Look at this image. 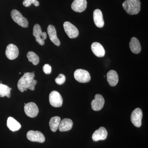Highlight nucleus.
I'll list each match as a JSON object with an SVG mask.
<instances>
[{
	"instance_id": "obj_12",
	"label": "nucleus",
	"mask_w": 148,
	"mask_h": 148,
	"mask_svg": "<svg viewBox=\"0 0 148 148\" xmlns=\"http://www.w3.org/2000/svg\"><path fill=\"white\" fill-rule=\"evenodd\" d=\"M105 104V100L102 95L96 94L95 98L91 102V108L93 110L98 111L103 108Z\"/></svg>"
},
{
	"instance_id": "obj_16",
	"label": "nucleus",
	"mask_w": 148,
	"mask_h": 148,
	"mask_svg": "<svg viewBox=\"0 0 148 148\" xmlns=\"http://www.w3.org/2000/svg\"><path fill=\"white\" fill-rule=\"evenodd\" d=\"M93 20L96 27L102 28L104 26L103 13L99 9H96L93 12Z\"/></svg>"
},
{
	"instance_id": "obj_11",
	"label": "nucleus",
	"mask_w": 148,
	"mask_h": 148,
	"mask_svg": "<svg viewBox=\"0 0 148 148\" xmlns=\"http://www.w3.org/2000/svg\"><path fill=\"white\" fill-rule=\"evenodd\" d=\"M19 51L18 48L16 45L10 44L7 47L5 54L7 57L11 60L16 59L18 56Z\"/></svg>"
},
{
	"instance_id": "obj_14",
	"label": "nucleus",
	"mask_w": 148,
	"mask_h": 148,
	"mask_svg": "<svg viewBox=\"0 0 148 148\" xmlns=\"http://www.w3.org/2000/svg\"><path fill=\"white\" fill-rule=\"evenodd\" d=\"M108 137V132L104 127H101L93 133L92 139L95 142L106 140Z\"/></svg>"
},
{
	"instance_id": "obj_2",
	"label": "nucleus",
	"mask_w": 148,
	"mask_h": 148,
	"mask_svg": "<svg viewBox=\"0 0 148 148\" xmlns=\"http://www.w3.org/2000/svg\"><path fill=\"white\" fill-rule=\"evenodd\" d=\"M35 74L33 73H26L18 81L17 87L19 91L24 92L29 89L32 80L34 79Z\"/></svg>"
},
{
	"instance_id": "obj_10",
	"label": "nucleus",
	"mask_w": 148,
	"mask_h": 148,
	"mask_svg": "<svg viewBox=\"0 0 148 148\" xmlns=\"http://www.w3.org/2000/svg\"><path fill=\"white\" fill-rule=\"evenodd\" d=\"M24 112L27 116L34 118L38 115L39 109L37 105L33 102L27 103L24 107Z\"/></svg>"
},
{
	"instance_id": "obj_13",
	"label": "nucleus",
	"mask_w": 148,
	"mask_h": 148,
	"mask_svg": "<svg viewBox=\"0 0 148 148\" xmlns=\"http://www.w3.org/2000/svg\"><path fill=\"white\" fill-rule=\"evenodd\" d=\"M86 0H74L71 5L72 10L76 12H82L87 7Z\"/></svg>"
},
{
	"instance_id": "obj_15",
	"label": "nucleus",
	"mask_w": 148,
	"mask_h": 148,
	"mask_svg": "<svg viewBox=\"0 0 148 148\" xmlns=\"http://www.w3.org/2000/svg\"><path fill=\"white\" fill-rule=\"evenodd\" d=\"M47 33L49 38L55 45L59 46L61 44L60 40L57 37L55 27L52 25H49L47 27Z\"/></svg>"
},
{
	"instance_id": "obj_18",
	"label": "nucleus",
	"mask_w": 148,
	"mask_h": 148,
	"mask_svg": "<svg viewBox=\"0 0 148 148\" xmlns=\"http://www.w3.org/2000/svg\"><path fill=\"white\" fill-rule=\"evenodd\" d=\"M107 80L109 84L112 86H116L119 82V76L116 71L111 70L107 75Z\"/></svg>"
},
{
	"instance_id": "obj_1",
	"label": "nucleus",
	"mask_w": 148,
	"mask_h": 148,
	"mask_svg": "<svg viewBox=\"0 0 148 148\" xmlns=\"http://www.w3.org/2000/svg\"><path fill=\"white\" fill-rule=\"evenodd\" d=\"M140 5V0H126L123 3L125 10L130 15L138 14L141 9Z\"/></svg>"
},
{
	"instance_id": "obj_19",
	"label": "nucleus",
	"mask_w": 148,
	"mask_h": 148,
	"mask_svg": "<svg viewBox=\"0 0 148 148\" xmlns=\"http://www.w3.org/2000/svg\"><path fill=\"white\" fill-rule=\"evenodd\" d=\"M73 126V122L72 120L66 118L60 122L58 129L61 132H65L71 129Z\"/></svg>"
},
{
	"instance_id": "obj_27",
	"label": "nucleus",
	"mask_w": 148,
	"mask_h": 148,
	"mask_svg": "<svg viewBox=\"0 0 148 148\" xmlns=\"http://www.w3.org/2000/svg\"><path fill=\"white\" fill-rule=\"evenodd\" d=\"M43 71L46 74H50L51 72V66L49 64H45L43 67Z\"/></svg>"
},
{
	"instance_id": "obj_22",
	"label": "nucleus",
	"mask_w": 148,
	"mask_h": 148,
	"mask_svg": "<svg viewBox=\"0 0 148 148\" xmlns=\"http://www.w3.org/2000/svg\"><path fill=\"white\" fill-rule=\"evenodd\" d=\"M61 122V118L59 116H54L51 118L49 121L50 129L52 132H56L59 127Z\"/></svg>"
},
{
	"instance_id": "obj_8",
	"label": "nucleus",
	"mask_w": 148,
	"mask_h": 148,
	"mask_svg": "<svg viewBox=\"0 0 148 148\" xmlns=\"http://www.w3.org/2000/svg\"><path fill=\"white\" fill-rule=\"evenodd\" d=\"M64 30L68 36L71 38H75L79 34L78 30L75 26L69 21H66L64 24Z\"/></svg>"
},
{
	"instance_id": "obj_3",
	"label": "nucleus",
	"mask_w": 148,
	"mask_h": 148,
	"mask_svg": "<svg viewBox=\"0 0 148 148\" xmlns=\"http://www.w3.org/2000/svg\"><path fill=\"white\" fill-rule=\"evenodd\" d=\"M33 35L36 38V41L40 45H44L45 40L47 38V34L45 32H42L41 28L39 24H36L33 29Z\"/></svg>"
},
{
	"instance_id": "obj_23",
	"label": "nucleus",
	"mask_w": 148,
	"mask_h": 148,
	"mask_svg": "<svg viewBox=\"0 0 148 148\" xmlns=\"http://www.w3.org/2000/svg\"><path fill=\"white\" fill-rule=\"evenodd\" d=\"M11 90V88H10L8 86L0 83V97L6 96L7 98H10Z\"/></svg>"
},
{
	"instance_id": "obj_5",
	"label": "nucleus",
	"mask_w": 148,
	"mask_h": 148,
	"mask_svg": "<svg viewBox=\"0 0 148 148\" xmlns=\"http://www.w3.org/2000/svg\"><path fill=\"white\" fill-rule=\"evenodd\" d=\"M74 77L79 82L86 83L90 80V74L83 69H77L74 73Z\"/></svg>"
},
{
	"instance_id": "obj_7",
	"label": "nucleus",
	"mask_w": 148,
	"mask_h": 148,
	"mask_svg": "<svg viewBox=\"0 0 148 148\" xmlns=\"http://www.w3.org/2000/svg\"><path fill=\"white\" fill-rule=\"evenodd\" d=\"M143 116V112L139 108H137L132 111L130 116V120L134 126L138 127L141 126Z\"/></svg>"
},
{
	"instance_id": "obj_20",
	"label": "nucleus",
	"mask_w": 148,
	"mask_h": 148,
	"mask_svg": "<svg viewBox=\"0 0 148 148\" xmlns=\"http://www.w3.org/2000/svg\"><path fill=\"white\" fill-rule=\"evenodd\" d=\"M130 48L133 53L138 54L141 52V47L139 40L135 38L132 37L130 42Z\"/></svg>"
},
{
	"instance_id": "obj_21",
	"label": "nucleus",
	"mask_w": 148,
	"mask_h": 148,
	"mask_svg": "<svg viewBox=\"0 0 148 148\" xmlns=\"http://www.w3.org/2000/svg\"><path fill=\"white\" fill-rule=\"evenodd\" d=\"M7 125L9 129L13 132L19 130L21 127L20 123L12 117H9L8 119Z\"/></svg>"
},
{
	"instance_id": "obj_17",
	"label": "nucleus",
	"mask_w": 148,
	"mask_h": 148,
	"mask_svg": "<svg viewBox=\"0 0 148 148\" xmlns=\"http://www.w3.org/2000/svg\"><path fill=\"white\" fill-rule=\"evenodd\" d=\"M91 48L92 52L97 57H102L105 56L106 51L103 46L100 43H92Z\"/></svg>"
},
{
	"instance_id": "obj_24",
	"label": "nucleus",
	"mask_w": 148,
	"mask_h": 148,
	"mask_svg": "<svg viewBox=\"0 0 148 148\" xmlns=\"http://www.w3.org/2000/svg\"><path fill=\"white\" fill-rule=\"evenodd\" d=\"M27 57L29 61L32 62L34 65H37L39 62V57L33 51H29L27 54Z\"/></svg>"
},
{
	"instance_id": "obj_9",
	"label": "nucleus",
	"mask_w": 148,
	"mask_h": 148,
	"mask_svg": "<svg viewBox=\"0 0 148 148\" xmlns=\"http://www.w3.org/2000/svg\"><path fill=\"white\" fill-rule=\"evenodd\" d=\"M27 138L32 142L39 143H44L45 140L44 135L41 132L34 130H30L27 132Z\"/></svg>"
},
{
	"instance_id": "obj_4",
	"label": "nucleus",
	"mask_w": 148,
	"mask_h": 148,
	"mask_svg": "<svg viewBox=\"0 0 148 148\" xmlns=\"http://www.w3.org/2000/svg\"><path fill=\"white\" fill-rule=\"evenodd\" d=\"M11 16L13 21L19 26L23 28L28 27L29 25L28 20L18 10H13L11 12Z\"/></svg>"
},
{
	"instance_id": "obj_28",
	"label": "nucleus",
	"mask_w": 148,
	"mask_h": 148,
	"mask_svg": "<svg viewBox=\"0 0 148 148\" xmlns=\"http://www.w3.org/2000/svg\"><path fill=\"white\" fill-rule=\"evenodd\" d=\"M37 83V80L34 79L32 80L31 84H30V86H29V89L31 90H35V86Z\"/></svg>"
},
{
	"instance_id": "obj_25",
	"label": "nucleus",
	"mask_w": 148,
	"mask_h": 148,
	"mask_svg": "<svg viewBox=\"0 0 148 148\" xmlns=\"http://www.w3.org/2000/svg\"><path fill=\"white\" fill-rule=\"evenodd\" d=\"M32 4L36 7L38 6L40 4L38 0H24L23 2V5L26 7L30 6Z\"/></svg>"
},
{
	"instance_id": "obj_26",
	"label": "nucleus",
	"mask_w": 148,
	"mask_h": 148,
	"mask_svg": "<svg viewBox=\"0 0 148 148\" xmlns=\"http://www.w3.org/2000/svg\"><path fill=\"white\" fill-rule=\"evenodd\" d=\"M66 77L64 74H59L58 76L55 79V82L57 84L62 85L64 84L66 81Z\"/></svg>"
},
{
	"instance_id": "obj_6",
	"label": "nucleus",
	"mask_w": 148,
	"mask_h": 148,
	"mask_svg": "<svg viewBox=\"0 0 148 148\" xmlns=\"http://www.w3.org/2000/svg\"><path fill=\"white\" fill-rule=\"evenodd\" d=\"M49 101L51 106L54 108H59L62 106L63 99L58 91L53 90L49 94Z\"/></svg>"
}]
</instances>
